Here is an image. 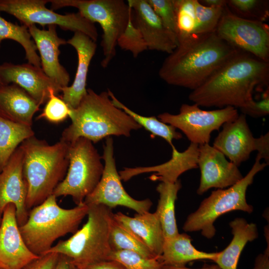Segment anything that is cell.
<instances>
[{
    "instance_id": "cell-31",
    "label": "cell",
    "mask_w": 269,
    "mask_h": 269,
    "mask_svg": "<svg viewBox=\"0 0 269 269\" xmlns=\"http://www.w3.org/2000/svg\"><path fill=\"white\" fill-rule=\"evenodd\" d=\"M109 242L112 251H129L147 258H158L137 236L117 221L114 216L110 227Z\"/></svg>"
},
{
    "instance_id": "cell-27",
    "label": "cell",
    "mask_w": 269,
    "mask_h": 269,
    "mask_svg": "<svg viewBox=\"0 0 269 269\" xmlns=\"http://www.w3.org/2000/svg\"><path fill=\"white\" fill-rule=\"evenodd\" d=\"M182 187L180 180L174 183L161 182L156 187L159 199L156 211L164 239L179 234L175 213V204L178 191Z\"/></svg>"
},
{
    "instance_id": "cell-49",
    "label": "cell",
    "mask_w": 269,
    "mask_h": 269,
    "mask_svg": "<svg viewBox=\"0 0 269 269\" xmlns=\"http://www.w3.org/2000/svg\"></svg>"
},
{
    "instance_id": "cell-45",
    "label": "cell",
    "mask_w": 269,
    "mask_h": 269,
    "mask_svg": "<svg viewBox=\"0 0 269 269\" xmlns=\"http://www.w3.org/2000/svg\"><path fill=\"white\" fill-rule=\"evenodd\" d=\"M227 0H201L199 1L203 5L213 7H223L226 4Z\"/></svg>"
},
{
    "instance_id": "cell-39",
    "label": "cell",
    "mask_w": 269,
    "mask_h": 269,
    "mask_svg": "<svg viewBox=\"0 0 269 269\" xmlns=\"http://www.w3.org/2000/svg\"><path fill=\"white\" fill-rule=\"evenodd\" d=\"M269 88L266 91L263 98L256 101L253 100L247 106L240 108L243 114L255 118L266 116L269 114Z\"/></svg>"
},
{
    "instance_id": "cell-10",
    "label": "cell",
    "mask_w": 269,
    "mask_h": 269,
    "mask_svg": "<svg viewBox=\"0 0 269 269\" xmlns=\"http://www.w3.org/2000/svg\"><path fill=\"white\" fill-rule=\"evenodd\" d=\"M47 0H0V12L16 17L27 27L35 24L56 25L64 30L80 32L96 42L98 33L95 23L79 12L61 14L46 7Z\"/></svg>"
},
{
    "instance_id": "cell-28",
    "label": "cell",
    "mask_w": 269,
    "mask_h": 269,
    "mask_svg": "<svg viewBox=\"0 0 269 269\" xmlns=\"http://www.w3.org/2000/svg\"><path fill=\"white\" fill-rule=\"evenodd\" d=\"M34 135L30 126L16 123L0 116V172L18 146Z\"/></svg>"
},
{
    "instance_id": "cell-18",
    "label": "cell",
    "mask_w": 269,
    "mask_h": 269,
    "mask_svg": "<svg viewBox=\"0 0 269 269\" xmlns=\"http://www.w3.org/2000/svg\"><path fill=\"white\" fill-rule=\"evenodd\" d=\"M215 137L213 146L239 167L255 150L256 138L249 128L244 114L223 125Z\"/></svg>"
},
{
    "instance_id": "cell-5",
    "label": "cell",
    "mask_w": 269,
    "mask_h": 269,
    "mask_svg": "<svg viewBox=\"0 0 269 269\" xmlns=\"http://www.w3.org/2000/svg\"><path fill=\"white\" fill-rule=\"evenodd\" d=\"M56 198L52 194L31 209L26 221L19 227L26 246L38 256L45 254L58 239L76 232L88 214L89 206L84 202L65 209Z\"/></svg>"
},
{
    "instance_id": "cell-3",
    "label": "cell",
    "mask_w": 269,
    "mask_h": 269,
    "mask_svg": "<svg viewBox=\"0 0 269 269\" xmlns=\"http://www.w3.org/2000/svg\"><path fill=\"white\" fill-rule=\"evenodd\" d=\"M71 124L61 139L71 143L79 137L96 143L111 135L129 136L141 127L112 103L108 91L98 94L91 89L77 108L71 109Z\"/></svg>"
},
{
    "instance_id": "cell-6",
    "label": "cell",
    "mask_w": 269,
    "mask_h": 269,
    "mask_svg": "<svg viewBox=\"0 0 269 269\" xmlns=\"http://www.w3.org/2000/svg\"><path fill=\"white\" fill-rule=\"evenodd\" d=\"M88 206L87 221L83 227L68 239L60 240L46 254L62 255L79 269L109 260L112 251L109 235L114 213L102 205Z\"/></svg>"
},
{
    "instance_id": "cell-11",
    "label": "cell",
    "mask_w": 269,
    "mask_h": 269,
    "mask_svg": "<svg viewBox=\"0 0 269 269\" xmlns=\"http://www.w3.org/2000/svg\"><path fill=\"white\" fill-rule=\"evenodd\" d=\"M239 114L236 108L226 107L205 111L196 104H182L178 114L166 112L157 117L161 122L181 131L191 143L202 145L209 143L211 134L223 125L236 119Z\"/></svg>"
},
{
    "instance_id": "cell-46",
    "label": "cell",
    "mask_w": 269,
    "mask_h": 269,
    "mask_svg": "<svg viewBox=\"0 0 269 269\" xmlns=\"http://www.w3.org/2000/svg\"><path fill=\"white\" fill-rule=\"evenodd\" d=\"M163 269H221L216 264L205 265L201 268L192 269L185 267H174L170 266H164Z\"/></svg>"
},
{
    "instance_id": "cell-20",
    "label": "cell",
    "mask_w": 269,
    "mask_h": 269,
    "mask_svg": "<svg viewBox=\"0 0 269 269\" xmlns=\"http://www.w3.org/2000/svg\"><path fill=\"white\" fill-rule=\"evenodd\" d=\"M132 9L134 23L141 32L148 50L171 53L177 39L164 26L147 0H127Z\"/></svg>"
},
{
    "instance_id": "cell-33",
    "label": "cell",
    "mask_w": 269,
    "mask_h": 269,
    "mask_svg": "<svg viewBox=\"0 0 269 269\" xmlns=\"http://www.w3.org/2000/svg\"><path fill=\"white\" fill-rule=\"evenodd\" d=\"M268 1L227 0L229 9L236 15L247 19L265 22L269 16Z\"/></svg>"
},
{
    "instance_id": "cell-24",
    "label": "cell",
    "mask_w": 269,
    "mask_h": 269,
    "mask_svg": "<svg viewBox=\"0 0 269 269\" xmlns=\"http://www.w3.org/2000/svg\"><path fill=\"white\" fill-rule=\"evenodd\" d=\"M114 219L134 233L156 257H160L164 237L159 219L155 212L136 213L130 217L119 212Z\"/></svg>"
},
{
    "instance_id": "cell-32",
    "label": "cell",
    "mask_w": 269,
    "mask_h": 269,
    "mask_svg": "<svg viewBox=\"0 0 269 269\" xmlns=\"http://www.w3.org/2000/svg\"><path fill=\"white\" fill-rule=\"evenodd\" d=\"M173 2L178 43L194 34L196 25L194 0H173Z\"/></svg>"
},
{
    "instance_id": "cell-15",
    "label": "cell",
    "mask_w": 269,
    "mask_h": 269,
    "mask_svg": "<svg viewBox=\"0 0 269 269\" xmlns=\"http://www.w3.org/2000/svg\"><path fill=\"white\" fill-rule=\"evenodd\" d=\"M39 257L26 246L19 231L15 207L8 204L0 226V269H24Z\"/></svg>"
},
{
    "instance_id": "cell-26",
    "label": "cell",
    "mask_w": 269,
    "mask_h": 269,
    "mask_svg": "<svg viewBox=\"0 0 269 269\" xmlns=\"http://www.w3.org/2000/svg\"><path fill=\"white\" fill-rule=\"evenodd\" d=\"M218 252L207 253L196 249L192 244L191 238L186 234H180L164 239L160 260L164 266L185 267L196 260H209L213 262Z\"/></svg>"
},
{
    "instance_id": "cell-44",
    "label": "cell",
    "mask_w": 269,
    "mask_h": 269,
    "mask_svg": "<svg viewBox=\"0 0 269 269\" xmlns=\"http://www.w3.org/2000/svg\"><path fill=\"white\" fill-rule=\"evenodd\" d=\"M70 264L67 259L59 255L58 260L53 269H70Z\"/></svg>"
},
{
    "instance_id": "cell-13",
    "label": "cell",
    "mask_w": 269,
    "mask_h": 269,
    "mask_svg": "<svg viewBox=\"0 0 269 269\" xmlns=\"http://www.w3.org/2000/svg\"><path fill=\"white\" fill-rule=\"evenodd\" d=\"M102 158L105 162L102 177L94 190L85 198L88 205H102L110 209L123 206L141 214L148 212L152 205L149 199L136 200L124 188L114 156L113 139L106 138Z\"/></svg>"
},
{
    "instance_id": "cell-23",
    "label": "cell",
    "mask_w": 269,
    "mask_h": 269,
    "mask_svg": "<svg viewBox=\"0 0 269 269\" xmlns=\"http://www.w3.org/2000/svg\"><path fill=\"white\" fill-rule=\"evenodd\" d=\"M40 105L15 84H0V116L12 122L31 126Z\"/></svg>"
},
{
    "instance_id": "cell-7",
    "label": "cell",
    "mask_w": 269,
    "mask_h": 269,
    "mask_svg": "<svg viewBox=\"0 0 269 269\" xmlns=\"http://www.w3.org/2000/svg\"><path fill=\"white\" fill-rule=\"evenodd\" d=\"M261 159L257 154L250 170L236 184L227 189L213 191L202 201L198 208L187 217L183 226V230L188 232L200 231L204 237L211 239L216 234L214 223L221 215L235 210L251 213L253 207L247 202L246 192L256 175L268 165L261 163Z\"/></svg>"
},
{
    "instance_id": "cell-19",
    "label": "cell",
    "mask_w": 269,
    "mask_h": 269,
    "mask_svg": "<svg viewBox=\"0 0 269 269\" xmlns=\"http://www.w3.org/2000/svg\"><path fill=\"white\" fill-rule=\"evenodd\" d=\"M28 29L39 52L44 73L60 88L68 86L69 74L59 60V47L67 44V41L58 36L56 26L48 25L47 29H40L34 24Z\"/></svg>"
},
{
    "instance_id": "cell-41",
    "label": "cell",
    "mask_w": 269,
    "mask_h": 269,
    "mask_svg": "<svg viewBox=\"0 0 269 269\" xmlns=\"http://www.w3.org/2000/svg\"><path fill=\"white\" fill-rule=\"evenodd\" d=\"M255 150L258 151V155L261 159H264L265 163L269 162V133L261 135L256 138Z\"/></svg>"
},
{
    "instance_id": "cell-8",
    "label": "cell",
    "mask_w": 269,
    "mask_h": 269,
    "mask_svg": "<svg viewBox=\"0 0 269 269\" xmlns=\"http://www.w3.org/2000/svg\"><path fill=\"white\" fill-rule=\"evenodd\" d=\"M52 10L71 6L78 9L83 17L101 26L103 33L101 45L104 58L101 62L106 68L116 55L119 38L126 28L132 9L124 0H50Z\"/></svg>"
},
{
    "instance_id": "cell-29",
    "label": "cell",
    "mask_w": 269,
    "mask_h": 269,
    "mask_svg": "<svg viewBox=\"0 0 269 269\" xmlns=\"http://www.w3.org/2000/svg\"><path fill=\"white\" fill-rule=\"evenodd\" d=\"M107 91L113 104L116 107L124 111L140 126L154 135L165 139L171 147L174 146L172 143L173 139L182 138V134L177 132L176 129L173 126L161 122L155 117H144L136 113L121 103L110 90Z\"/></svg>"
},
{
    "instance_id": "cell-21",
    "label": "cell",
    "mask_w": 269,
    "mask_h": 269,
    "mask_svg": "<svg viewBox=\"0 0 269 269\" xmlns=\"http://www.w3.org/2000/svg\"><path fill=\"white\" fill-rule=\"evenodd\" d=\"M199 145L190 143L183 152L172 147L171 158L159 165L151 166L125 167L119 173L122 180L127 181L133 177L145 173L152 172L149 177L152 181L174 183L184 172L198 168Z\"/></svg>"
},
{
    "instance_id": "cell-16",
    "label": "cell",
    "mask_w": 269,
    "mask_h": 269,
    "mask_svg": "<svg viewBox=\"0 0 269 269\" xmlns=\"http://www.w3.org/2000/svg\"><path fill=\"white\" fill-rule=\"evenodd\" d=\"M23 151L19 146L0 172V210L8 204L16 209L18 225L26 221L29 211L26 206L27 186L23 172Z\"/></svg>"
},
{
    "instance_id": "cell-14",
    "label": "cell",
    "mask_w": 269,
    "mask_h": 269,
    "mask_svg": "<svg viewBox=\"0 0 269 269\" xmlns=\"http://www.w3.org/2000/svg\"><path fill=\"white\" fill-rule=\"evenodd\" d=\"M198 167L201 177L197 193L200 195L212 188H228L243 178L238 167L209 143L199 145Z\"/></svg>"
},
{
    "instance_id": "cell-30",
    "label": "cell",
    "mask_w": 269,
    "mask_h": 269,
    "mask_svg": "<svg viewBox=\"0 0 269 269\" xmlns=\"http://www.w3.org/2000/svg\"><path fill=\"white\" fill-rule=\"evenodd\" d=\"M11 39L19 43L24 48L28 63L41 67L40 59L37 47L29 33L28 27L8 21L0 16V47L4 39Z\"/></svg>"
},
{
    "instance_id": "cell-4",
    "label": "cell",
    "mask_w": 269,
    "mask_h": 269,
    "mask_svg": "<svg viewBox=\"0 0 269 269\" xmlns=\"http://www.w3.org/2000/svg\"><path fill=\"white\" fill-rule=\"evenodd\" d=\"M70 143L60 139L54 144L34 136L19 145L23 154V172L27 186L26 206L29 211L53 194L69 166Z\"/></svg>"
},
{
    "instance_id": "cell-47",
    "label": "cell",
    "mask_w": 269,
    "mask_h": 269,
    "mask_svg": "<svg viewBox=\"0 0 269 269\" xmlns=\"http://www.w3.org/2000/svg\"><path fill=\"white\" fill-rule=\"evenodd\" d=\"M2 214H3V212L0 210V226L1 224V222L2 220Z\"/></svg>"
},
{
    "instance_id": "cell-36",
    "label": "cell",
    "mask_w": 269,
    "mask_h": 269,
    "mask_svg": "<svg viewBox=\"0 0 269 269\" xmlns=\"http://www.w3.org/2000/svg\"><path fill=\"white\" fill-rule=\"evenodd\" d=\"M117 45L122 50L131 52L134 58L148 50L141 32L134 23L133 14L126 28L118 40Z\"/></svg>"
},
{
    "instance_id": "cell-40",
    "label": "cell",
    "mask_w": 269,
    "mask_h": 269,
    "mask_svg": "<svg viewBox=\"0 0 269 269\" xmlns=\"http://www.w3.org/2000/svg\"><path fill=\"white\" fill-rule=\"evenodd\" d=\"M59 256V255L54 253L44 254L30 263L24 269H53Z\"/></svg>"
},
{
    "instance_id": "cell-17",
    "label": "cell",
    "mask_w": 269,
    "mask_h": 269,
    "mask_svg": "<svg viewBox=\"0 0 269 269\" xmlns=\"http://www.w3.org/2000/svg\"><path fill=\"white\" fill-rule=\"evenodd\" d=\"M0 83L19 86L40 105L47 102L51 90L56 95L61 92V88L44 73L40 67L28 63L14 64L5 62L0 65Z\"/></svg>"
},
{
    "instance_id": "cell-34",
    "label": "cell",
    "mask_w": 269,
    "mask_h": 269,
    "mask_svg": "<svg viewBox=\"0 0 269 269\" xmlns=\"http://www.w3.org/2000/svg\"><path fill=\"white\" fill-rule=\"evenodd\" d=\"M109 260L121 263L126 269H163L160 257L147 258L132 251H112Z\"/></svg>"
},
{
    "instance_id": "cell-2",
    "label": "cell",
    "mask_w": 269,
    "mask_h": 269,
    "mask_svg": "<svg viewBox=\"0 0 269 269\" xmlns=\"http://www.w3.org/2000/svg\"><path fill=\"white\" fill-rule=\"evenodd\" d=\"M239 51L215 32L193 34L165 58L158 75L168 84L192 91Z\"/></svg>"
},
{
    "instance_id": "cell-43",
    "label": "cell",
    "mask_w": 269,
    "mask_h": 269,
    "mask_svg": "<svg viewBox=\"0 0 269 269\" xmlns=\"http://www.w3.org/2000/svg\"><path fill=\"white\" fill-rule=\"evenodd\" d=\"M252 269H269V245L264 253L259 254L256 257Z\"/></svg>"
},
{
    "instance_id": "cell-35",
    "label": "cell",
    "mask_w": 269,
    "mask_h": 269,
    "mask_svg": "<svg viewBox=\"0 0 269 269\" xmlns=\"http://www.w3.org/2000/svg\"><path fill=\"white\" fill-rule=\"evenodd\" d=\"M224 6H206L202 5L199 0H194L196 25L194 34L215 32Z\"/></svg>"
},
{
    "instance_id": "cell-37",
    "label": "cell",
    "mask_w": 269,
    "mask_h": 269,
    "mask_svg": "<svg viewBox=\"0 0 269 269\" xmlns=\"http://www.w3.org/2000/svg\"><path fill=\"white\" fill-rule=\"evenodd\" d=\"M71 111L67 104L51 90L43 111L37 119H44L51 123H59L69 117Z\"/></svg>"
},
{
    "instance_id": "cell-22",
    "label": "cell",
    "mask_w": 269,
    "mask_h": 269,
    "mask_svg": "<svg viewBox=\"0 0 269 269\" xmlns=\"http://www.w3.org/2000/svg\"><path fill=\"white\" fill-rule=\"evenodd\" d=\"M67 43L76 50L78 57V65L75 77L70 86L61 88V98L71 109L78 107L81 100L87 94V78L89 67L94 56L96 42L85 34L75 32L73 36L67 41Z\"/></svg>"
},
{
    "instance_id": "cell-48",
    "label": "cell",
    "mask_w": 269,
    "mask_h": 269,
    "mask_svg": "<svg viewBox=\"0 0 269 269\" xmlns=\"http://www.w3.org/2000/svg\"><path fill=\"white\" fill-rule=\"evenodd\" d=\"M70 269H79L70 264Z\"/></svg>"
},
{
    "instance_id": "cell-25",
    "label": "cell",
    "mask_w": 269,
    "mask_h": 269,
    "mask_svg": "<svg viewBox=\"0 0 269 269\" xmlns=\"http://www.w3.org/2000/svg\"><path fill=\"white\" fill-rule=\"evenodd\" d=\"M233 239L229 245L218 252L213 261L221 269H237L242 252L249 242L258 237L256 224L248 223L244 218H237L229 223Z\"/></svg>"
},
{
    "instance_id": "cell-50",
    "label": "cell",
    "mask_w": 269,
    "mask_h": 269,
    "mask_svg": "<svg viewBox=\"0 0 269 269\" xmlns=\"http://www.w3.org/2000/svg\"></svg>"
},
{
    "instance_id": "cell-38",
    "label": "cell",
    "mask_w": 269,
    "mask_h": 269,
    "mask_svg": "<svg viewBox=\"0 0 269 269\" xmlns=\"http://www.w3.org/2000/svg\"><path fill=\"white\" fill-rule=\"evenodd\" d=\"M147 1L165 28L177 40L176 16L173 0H147Z\"/></svg>"
},
{
    "instance_id": "cell-9",
    "label": "cell",
    "mask_w": 269,
    "mask_h": 269,
    "mask_svg": "<svg viewBox=\"0 0 269 269\" xmlns=\"http://www.w3.org/2000/svg\"><path fill=\"white\" fill-rule=\"evenodd\" d=\"M69 166L64 179L53 191L55 197L70 196L76 205L95 188L103 172L102 157L90 140L79 137L70 143Z\"/></svg>"
},
{
    "instance_id": "cell-42",
    "label": "cell",
    "mask_w": 269,
    "mask_h": 269,
    "mask_svg": "<svg viewBox=\"0 0 269 269\" xmlns=\"http://www.w3.org/2000/svg\"><path fill=\"white\" fill-rule=\"evenodd\" d=\"M83 269H126L119 262L111 260L102 261L90 265Z\"/></svg>"
},
{
    "instance_id": "cell-12",
    "label": "cell",
    "mask_w": 269,
    "mask_h": 269,
    "mask_svg": "<svg viewBox=\"0 0 269 269\" xmlns=\"http://www.w3.org/2000/svg\"><path fill=\"white\" fill-rule=\"evenodd\" d=\"M215 32L237 49L269 61V26L265 22L240 17L226 4Z\"/></svg>"
},
{
    "instance_id": "cell-1",
    "label": "cell",
    "mask_w": 269,
    "mask_h": 269,
    "mask_svg": "<svg viewBox=\"0 0 269 269\" xmlns=\"http://www.w3.org/2000/svg\"><path fill=\"white\" fill-rule=\"evenodd\" d=\"M269 82V61L240 50L192 90L188 98L199 106L240 109L254 100L256 87L268 86Z\"/></svg>"
}]
</instances>
